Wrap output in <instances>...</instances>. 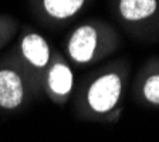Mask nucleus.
Masks as SVG:
<instances>
[{"instance_id":"nucleus-2","label":"nucleus","mask_w":159,"mask_h":142,"mask_svg":"<svg viewBox=\"0 0 159 142\" xmlns=\"http://www.w3.org/2000/svg\"><path fill=\"white\" fill-rule=\"evenodd\" d=\"M97 47V31L91 26H81L68 41V53L77 63H87L93 58Z\"/></svg>"},{"instance_id":"nucleus-5","label":"nucleus","mask_w":159,"mask_h":142,"mask_svg":"<svg viewBox=\"0 0 159 142\" xmlns=\"http://www.w3.org/2000/svg\"><path fill=\"white\" fill-rule=\"evenodd\" d=\"M156 0H121L119 11L124 19L136 21L149 17L155 13Z\"/></svg>"},{"instance_id":"nucleus-6","label":"nucleus","mask_w":159,"mask_h":142,"mask_svg":"<svg viewBox=\"0 0 159 142\" xmlns=\"http://www.w3.org/2000/svg\"><path fill=\"white\" fill-rule=\"evenodd\" d=\"M73 73L64 64H56L51 67L48 74V85L51 91L58 95H66L73 88Z\"/></svg>"},{"instance_id":"nucleus-8","label":"nucleus","mask_w":159,"mask_h":142,"mask_svg":"<svg viewBox=\"0 0 159 142\" xmlns=\"http://www.w3.org/2000/svg\"><path fill=\"white\" fill-rule=\"evenodd\" d=\"M145 98L152 104H159V76H152L143 85Z\"/></svg>"},{"instance_id":"nucleus-4","label":"nucleus","mask_w":159,"mask_h":142,"mask_svg":"<svg viewBox=\"0 0 159 142\" xmlns=\"http://www.w3.org/2000/svg\"><path fill=\"white\" fill-rule=\"evenodd\" d=\"M21 51L29 63L36 67H44L50 60V47L40 34H27L21 41Z\"/></svg>"},{"instance_id":"nucleus-1","label":"nucleus","mask_w":159,"mask_h":142,"mask_svg":"<svg viewBox=\"0 0 159 142\" xmlns=\"http://www.w3.org/2000/svg\"><path fill=\"white\" fill-rule=\"evenodd\" d=\"M121 95V80L116 74L99 77L88 89V104L97 112H107L116 105Z\"/></svg>"},{"instance_id":"nucleus-3","label":"nucleus","mask_w":159,"mask_h":142,"mask_svg":"<svg viewBox=\"0 0 159 142\" xmlns=\"http://www.w3.org/2000/svg\"><path fill=\"white\" fill-rule=\"evenodd\" d=\"M24 88L21 78L16 71L0 70V107L14 109L21 104Z\"/></svg>"},{"instance_id":"nucleus-7","label":"nucleus","mask_w":159,"mask_h":142,"mask_svg":"<svg viewBox=\"0 0 159 142\" xmlns=\"http://www.w3.org/2000/svg\"><path fill=\"white\" fill-rule=\"evenodd\" d=\"M44 9L56 19H67L75 14L84 4V0H43Z\"/></svg>"}]
</instances>
